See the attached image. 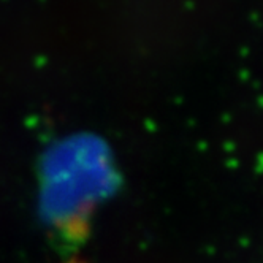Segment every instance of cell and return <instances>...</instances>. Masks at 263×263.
<instances>
[{
    "label": "cell",
    "mask_w": 263,
    "mask_h": 263,
    "mask_svg": "<svg viewBox=\"0 0 263 263\" xmlns=\"http://www.w3.org/2000/svg\"><path fill=\"white\" fill-rule=\"evenodd\" d=\"M115 184L106 144L89 132L52 143L39 163V211L54 242L81 244L92 230V217Z\"/></svg>",
    "instance_id": "cell-1"
}]
</instances>
